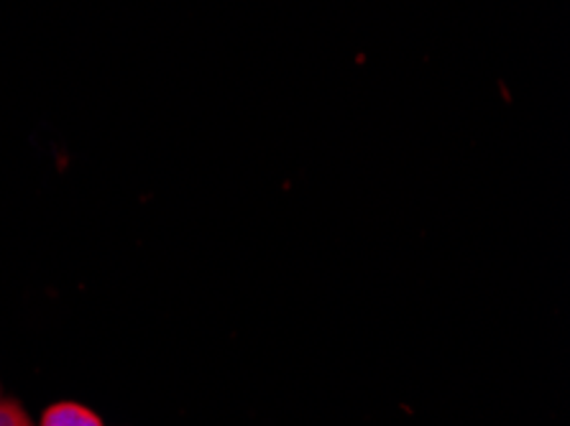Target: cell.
<instances>
[{
	"mask_svg": "<svg viewBox=\"0 0 570 426\" xmlns=\"http://www.w3.org/2000/svg\"><path fill=\"white\" fill-rule=\"evenodd\" d=\"M39 426H102L100 416L90 412L88 406L75 404V402H62L49 406L45 414H41Z\"/></svg>",
	"mask_w": 570,
	"mask_h": 426,
	"instance_id": "obj_1",
	"label": "cell"
},
{
	"mask_svg": "<svg viewBox=\"0 0 570 426\" xmlns=\"http://www.w3.org/2000/svg\"><path fill=\"white\" fill-rule=\"evenodd\" d=\"M0 426H37L31 422V416L26 414V408L8 398H0Z\"/></svg>",
	"mask_w": 570,
	"mask_h": 426,
	"instance_id": "obj_2",
	"label": "cell"
}]
</instances>
